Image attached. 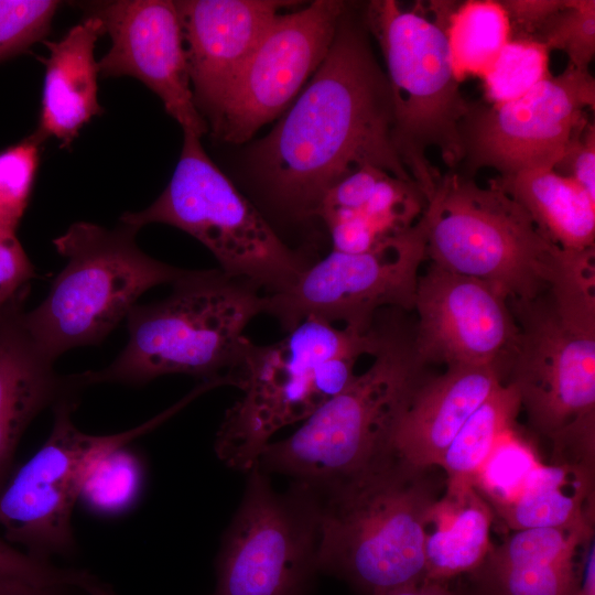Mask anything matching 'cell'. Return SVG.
Wrapping results in <instances>:
<instances>
[{
    "label": "cell",
    "instance_id": "37",
    "mask_svg": "<svg viewBox=\"0 0 595 595\" xmlns=\"http://www.w3.org/2000/svg\"><path fill=\"white\" fill-rule=\"evenodd\" d=\"M0 595H88L85 592L64 586L39 585L26 580L0 575Z\"/></svg>",
    "mask_w": 595,
    "mask_h": 595
},
{
    "label": "cell",
    "instance_id": "35",
    "mask_svg": "<svg viewBox=\"0 0 595 595\" xmlns=\"http://www.w3.org/2000/svg\"><path fill=\"white\" fill-rule=\"evenodd\" d=\"M34 267L15 235L0 234V310L24 301Z\"/></svg>",
    "mask_w": 595,
    "mask_h": 595
},
{
    "label": "cell",
    "instance_id": "4",
    "mask_svg": "<svg viewBox=\"0 0 595 595\" xmlns=\"http://www.w3.org/2000/svg\"><path fill=\"white\" fill-rule=\"evenodd\" d=\"M431 468L391 454L324 490L318 572L363 595H381L425 578L424 542L439 499Z\"/></svg>",
    "mask_w": 595,
    "mask_h": 595
},
{
    "label": "cell",
    "instance_id": "14",
    "mask_svg": "<svg viewBox=\"0 0 595 595\" xmlns=\"http://www.w3.org/2000/svg\"><path fill=\"white\" fill-rule=\"evenodd\" d=\"M595 80L588 69L572 66L550 75L526 95L500 105L470 102L459 133V174L473 178L483 167L499 176L554 169L573 136L594 109Z\"/></svg>",
    "mask_w": 595,
    "mask_h": 595
},
{
    "label": "cell",
    "instance_id": "38",
    "mask_svg": "<svg viewBox=\"0 0 595 595\" xmlns=\"http://www.w3.org/2000/svg\"><path fill=\"white\" fill-rule=\"evenodd\" d=\"M381 595H455L442 581L423 580L420 583L403 586Z\"/></svg>",
    "mask_w": 595,
    "mask_h": 595
},
{
    "label": "cell",
    "instance_id": "16",
    "mask_svg": "<svg viewBox=\"0 0 595 595\" xmlns=\"http://www.w3.org/2000/svg\"><path fill=\"white\" fill-rule=\"evenodd\" d=\"M413 310V342L425 365L508 370L519 327L509 300L491 284L430 264L419 277Z\"/></svg>",
    "mask_w": 595,
    "mask_h": 595
},
{
    "label": "cell",
    "instance_id": "31",
    "mask_svg": "<svg viewBox=\"0 0 595 595\" xmlns=\"http://www.w3.org/2000/svg\"><path fill=\"white\" fill-rule=\"evenodd\" d=\"M530 39L567 54L572 66L588 69L595 52V2L570 0L550 14Z\"/></svg>",
    "mask_w": 595,
    "mask_h": 595
},
{
    "label": "cell",
    "instance_id": "20",
    "mask_svg": "<svg viewBox=\"0 0 595 595\" xmlns=\"http://www.w3.org/2000/svg\"><path fill=\"white\" fill-rule=\"evenodd\" d=\"M500 383L502 375L491 366H447L428 377L400 418L389 454L413 468L440 466L464 423Z\"/></svg>",
    "mask_w": 595,
    "mask_h": 595
},
{
    "label": "cell",
    "instance_id": "15",
    "mask_svg": "<svg viewBox=\"0 0 595 595\" xmlns=\"http://www.w3.org/2000/svg\"><path fill=\"white\" fill-rule=\"evenodd\" d=\"M346 10L344 1L315 0L279 13L209 122L213 133L238 144L275 119L323 62Z\"/></svg>",
    "mask_w": 595,
    "mask_h": 595
},
{
    "label": "cell",
    "instance_id": "3",
    "mask_svg": "<svg viewBox=\"0 0 595 595\" xmlns=\"http://www.w3.org/2000/svg\"><path fill=\"white\" fill-rule=\"evenodd\" d=\"M382 343L381 325L367 333L307 317L280 340H247L228 385L242 391L217 432L215 451L229 467L249 472L271 437L305 421L355 378L356 361L374 356Z\"/></svg>",
    "mask_w": 595,
    "mask_h": 595
},
{
    "label": "cell",
    "instance_id": "1",
    "mask_svg": "<svg viewBox=\"0 0 595 595\" xmlns=\"http://www.w3.org/2000/svg\"><path fill=\"white\" fill-rule=\"evenodd\" d=\"M361 20L347 10L318 68L260 141L253 165L272 198L298 218L315 217L325 193L365 165L413 182L393 140L386 73Z\"/></svg>",
    "mask_w": 595,
    "mask_h": 595
},
{
    "label": "cell",
    "instance_id": "28",
    "mask_svg": "<svg viewBox=\"0 0 595 595\" xmlns=\"http://www.w3.org/2000/svg\"><path fill=\"white\" fill-rule=\"evenodd\" d=\"M550 51L530 37H511L480 77L489 105H500L526 95L549 77Z\"/></svg>",
    "mask_w": 595,
    "mask_h": 595
},
{
    "label": "cell",
    "instance_id": "13",
    "mask_svg": "<svg viewBox=\"0 0 595 595\" xmlns=\"http://www.w3.org/2000/svg\"><path fill=\"white\" fill-rule=\"evenodd\" d=\"M424 260L425 232L419 218L367 252L332 250L311 263L290 289L264 295V314L275 318L284 332L316 317L367 333L378 311L413 310Z\"/></svg>",
    "mask_w": 595,
    "mask_h": 595
},
{
    "label": "cell",
    "instance_id": "33",
    "mask_svg": "<svg viewBox=\"0 0 595 595\" xmlns=\"http://www.w3.org/2000/svg\"><path fill=\"white\" fill-rule=\"evenodd\" d=\"M0 575L20 577L39 585L78 588L88 595H115L111 585L94 573L32 558L3 537H0Z\"/></svg>",
    "mask_w": 595,
    "mask_h": 595
},
{
    "label": "cell",
    "instance_id": "34",
    "mask_svg": "<svg viewBox=\"0 0 595 595\" xmlns=\"http://www.w3.org/2000/svg\"><path fill=\"white\" fill-rule=\"evenodd\" d=\"M60 6L53 0H0V62L43 40Z\"/></svg>",
    "mask_w": 595,
    "mask_h": 595
},
{
    "label": "cell",
    "instance_id": "5",
    "mask_svg": "<svg viewBox=\"0 0 595 595\" xmlns=\"http://www.w3.org/2000/svg\"><path fill=\"white\" fill-rule=\"evenodd\" d=\"M171 294L127 315L128 342L106 368L75 378L79 386L144 385L169 374L223 380L238 364L245 329L264 314L266 296L249 281L220 269L187 270Z\"/></svg>",
    "mask_w": 595,
    "mask_h": 595
},
{
    "label": "cell",
    "instance_id": "23",
    "mask_svg": "<svg viewBox=\"0 0 595 595\" xmlns=\"http://www.w3.org/2000/svg\"><path fill=\"white\" fill-rule=\"evenodd\" d=\"M493 509L474 486L446 485L426 526L424 580L444 582L476 570L493 548Z\"/></svg>",
    "mask_w": 595,
    "mask_h": 595
},
{
    "label": "cell",
    "instance_id": "17",
    "mask_svg": "<svg viewBox=\"0 0 595 595\" xmlns=\"http://www.w3.org/2000/svg\"><path fill=\"white\" fill-rule=\"evenodd\" d=\"M91 14L100 19L111 39L109 51L98 62L99 74L139 79L159 96L183 130L199 137L206 133L207 122L192 93L175 1H111Z\"/></svg>",
    "mask_w": 595,
    "mask_h": 595
},
{
    "label": "cell",
    "instance_id": "29",
    "mask_svg": "<svg viewBox=\"0 0 595 595\" xmlns=\"http://www.w3.org/2000/svg\"><path fill=\"white\" fill-rule=\"evenodd\" d=\"M540 463L534 448L513 425L497 442L476 476L474 487L493 511L497 512L517 497Z\"/></svg>",
    "mask_w": 595,
    "mask_h": 595
},
{
    "label": "cell",
    "instance_id": "25",
    "mask_svg": "<svg viewBox=\"0 0 595 595\" xmlns=\"http://www.w3.org/2000/svg\"><path fill=\"white\" fill-rule=\"evenodd\" d=\"M594 469L570 463H540L517 497L496 513L515 531L533 528H593Z\"/></svg>",
    "mask_w": 595,
    "mask_h": 595
},
{
    "label": "cell",
    "instance_id": "9",
    "mask_svg": "<svg viewBox=\"0 0 595 595\" xmlns=\"http://www.w3.org/2000/svg\"><path fill=\"white\" fill-rule=\"evenodd\" d=\"M138 230L122 223L110 230L79 221L53 240L67 262L46 298L23 313L26 331L51 360L101 342L144 292L187 272L143 252Z\"/></svg>",
    "mask_w": 595,
    "mask_h": 595
},
{
    "label": "cell",
    "instance_id": "30",
    "mask_svg": "<svg viewBox=\"0 0 595 595\" xmlns=\"http://www.w3.org/2000/svg\"><path fill=\"white\" fill-rule=\"evenodd\" d=\"M127 446L106 452L91 465L80 498L94 510L118 512L137 497L142 480V467Z\"/></svg>",
    "mask_w": 595,
    "mask_h": 595
},
{
    "label": "cell",
    "instance_id": "27",
    "mask_svg": "<svg viewBox=\"0 0 595 595\" xmlns=\"http://www.w3.org/2000/svg\"><path fill=\"white\" fill-rule=\"evenodd\" d=\"M445 32L458 80L482 77L510 41L512 29L500 1L473 0L451 10Z\"/></svg>",
    "mask_w": 595,
    "mask_h": 595
},
{
    "label": "cell",
    "instance_id": "26",
    "mask_svg": "<svg viewBox=\"0 0 595 595\" xmlns=\"http://www.w3.org/2000/svg\"><path fill=\"white\" fill-rule=\"evenodd\" d=\"M520 409L516 388L500 383L467 419L444 453L440 467L446 474V485L474 486L499 439L515 425Z\"/></svg>",
    "mask_w": 595,
    "mask_h": 595
},
{
    "label": "cell",
    "instance_id": "11",
    "mask_svg": "<svg viewBox=\"0 0 595 595\" xmlns=\"http://www.w3.org/2000/svg\"><path fill=\"white\" fill-rule=\"evenodd\" d=\"M77 403V396H69L52 408L54 421L46 441L13 472L0 493L3 538L41 561L76 553L72 516L94 462L153 430L187 400L133 429L109 435L79 430L73 421Z\"/></svg>",
    "mask_w": 595,
    "mask_h": 595
},
{
    "label": "cell",
    "instance_id": "21",
    "mask_svg": "<svg viewBox=\"0 0 595 595\" xmlns=\"http://www.w3.org/2000/svg\"><path fill=\"white\" fill-rule=\"evenodd\" d=\"M593 537L594 528L517 530L469 573L475 595H576V556Z\"/></svg>",
    "mask_w": 595,
    "mask_h": 595
},
{
    "label": "cell",
    "instance_id": "10",
    "mask_svg": "<svg viewBox=\"0 0 595 595\" xmlns=\"http://www.w3.org/2000/svg\"><path fill=\"white\" fill-rule=\"evenodd\" d=\"M120 221L140 229L158 223L196 238L220 270L255 284L264 295L290 289L311 264L291 249L262 214L205 152L201 137L183 130L181 155L161 195Z\"/></svg>",
    "mask_w": 595,
    "mask_h": 595
},
{
    "label": "cell",
    "instance_id": "2",
    "mask_svg": "<svg viewBox=\"0 0 595 595\" xmlns=\"http://www.w3.org/2000/svg\"><path fill=\"white\" fill-rule=\"evenodd\" d=\"M595 268L569 267L549 291L509 302L519 327L511 383L552 461L595 466Z\"/></svg>",
    "mask_w": 595,
    "mask_h": 595
},
{
    "label": "cell",
    "instance_id": "19",
    "mask_svg": "<svg viewBox=\"0 0 595 595\" xmlns=\"http://www.w3.org/2000/svg\"><path fill=\"white\" fill-rule=\"evenodd\" d=\"M23 301L0 310V493L12 476L19 442L33 419L78 396L74 376L61 377L23 324Z\"/></svg>",
    "mask_w": 595,
    "mask_h": 595
},
{
    "label": "cell",
    "instance_id": "6",
    "mask_svg": "<svg viewBox=\"0 0 595 595\" xmlns=\"http://www.w3.org/2000/svg\"><path fill=\"white\" fill-rule=\"evenodd\" d=\"M382 325L374 361L289 437L270 442L256 465L266 474L324 491L390 453L394 429L428 378L408 333L396 321Z\"/></svg>",
    "mask_w": 595,
    "mask_h": 595
},
{
    "label": "cell",
    "instance_id": "22",
    "mask_svg": "<svg viewBox=\"0 0 595 595\" xmlns=\"http://www.w3.org/2000/svg\"><path fill=\"white\" fill-rule=\"evenodd\" d=\"M102 22L88 15L61 40L45 42V66L40 121L33 133L41 142L53 137L68 147L94 116L102 112L97 98L98 62L95 45Z\"/></svg>",
    "mask_w": 595,
    "mask_h": 595
},
{
    "label": "cell",
    "instance_id": "7",
    "mask_svg": "<svg viewBox=\"0 0 595 595\" xmlns=\"http://www.w3.org/2000/svg\"><path fill=\"white\" fill-rule=\"evenodd\" d=\"M420 219L431 264L483 280L509 302L544 294L576 253L550 240L501 190L456 171L440 174Z\"/></svg>",
    "mask_w": 595,
    "mask_h": 595
},
{
    "label": "cell",
    "instance_id": "39",
    "mask_svg": "<svg viewBox=\"0 0 595 595\" xmlns=\"http://www.w3.org/2000/svg\"><path fill=\"white\" fill-rule=\"evenodd\" d=\"M594 539L586 547L580 585L576 595H595V551Z\"/></svg>",
    "mask_w": 595,
    "mask_h": 595
},
{
    "label": "cell",
    "instance_id": "36",
    "mask_svg": "<svg viewBox=\"0 0 595 595\" xmlns=\"http://www.w3.org/2000/svg\"><path fill=\"white\" fill-rule=\"evenodd\" d=\"M554 170L573 178L595 198V128L588 121L572 138Z\"/></svg>",
    "mask_w": 595,
    "mask_h": 595
},
{
    "label": "cell",
    "instance_id": "18",
    "mask_svg": "<svg viewBox=\"0 0 595 595\" xmlns=\"http://www.w3.org/2000/svg\"><path fill=\"white\" fill-rule=\"evenodd\" d=\"M290 4L280 0L175 1L192 93L204 120L210 122L217 115L260 37Z\"/></svg>",
    "mask_w": 595,
    "mask_h": 595
},
{
    "label": "cell",
    "instance_id": "32",
    "mask_svg": "<svg viewBox=\"0 0 595 595\" xmlns=\"http://www.w3.org/2000/svg\"><path fill=\"white\" fill-rule=\"evenodd\" d=\"M34 136L0 152V234L15 235L28 207L40 162Z\"/></svg>",
    "mask_w": 595,
    "mask_h": 595
},
{
    "label": "cell",
    "instance_id": "12",
    "mask_svg": "<svg viewBox=\"0 0 595 595\" xmlns=\"http://www.w3.org/2000/svg\"><path fill=\"white\" fill-rule=\"evenodd\" d=\"M249 473L212 595H307L318 573L321 494L294 482L278 493L259 466Z\"/></svg>",
    "mask_w": 595,
    "mask_h": 595
},
{
    "label": "cell",
    "instance_id": "24",
    "mask_svg": "<svg viewBox=\"0 0 595 595\" xmlns=\"http://www.w3.org/2000/svg\"><path fill=\"white\" fill-rule=\"evenodd\" d=\"M530 215L539 229L565 251L594 249L595 198L554 169H536L491 180Z\"/></svg>",
    "mask_w": 595,
    "mask_h": 595
},
{
    "label": "cell",
    "instance_id": "8",
    "mask_svg": "<svg viewBox=\"0 0 595 595\" xmlns=\"http://www.w3.org/2000/svg\"><path fill=\"white\" fill-rule=\"evenodd\" d=\"M364 18L387 67L397 152L425 199L441 174L426 151L436 148L456 170L463 159L459 127L470 105L459 90L445 21L394 0L368 2Z\"/></svg>",
    "mask_w": 595,
    "mask_h": 595
}]
</instances>
